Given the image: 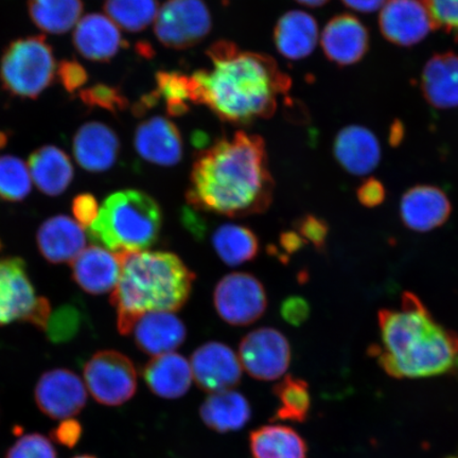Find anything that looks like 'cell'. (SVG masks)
<instances>
[{"label":"cell","instance_id":"6da1fadb","mask_svg":"<svg viewBox=\"0 0 458 458\" xmlns=\"http://www.w3.org/2000/svg\"><path fill=\"white\" fill-rule=\"evenodd\" d=\"M273 191L265 140L238 131L198 154L186 198L194 209L242 217L265 213Z\"/></svg>","mask_w":458,"mask_h":458},{"label":"cell","instance_id":"7a4b0ae2","mask_svg":"<svg viewBox=\"0 0 458 458\" xmlns=\"http://www.w3.org/2000/svg\"><path fill=\"white\" fill-rule=\"evenodd\" d=\"M206 54L211 67L191 76L193 105L208 106L226 123L270 118L279 96L289 93L290 77L267 55L240 50L228 41L216 42Z\"/></svg>","mask_w":458,"mask_h":458},{"label":"cell","instance_id":"3957f363","mask_svg":"<svg viewBox=\"0 0 458 458\" xmlns=\"http://www.w3.org/2000/svg\"><path fill=\"white\" fill-rule=\"evenodd\" d=\"M379 327L381 344L370 351L389 376L418 379L454 368L458 335L439 325L415 294L405 292L400 310L380 311Z\"/></svg>","mask_w":458,"mask_h":458},{"label":"cell","instance_id":"277c9868","mask_svg":"<svg viewBox=\"0 0 458 458\" xmlns=\"http://www.w3.org/2000/svg\"><path fill=\"white\" fill-rule=\"evenodd\" d=\"M117 255L122 273L111 301L120 334H131L143 314L174 312L185 305L196 276L179 257L151 250Z\"/></svg>","mask_w":458,"mask_h":458},{"label":"cell","instance_id":"5b68a950","mask_svg":"<svg viewBox=\"0 0 458 458\" xmlns=\"http://www.w3.org/2000/svg\"><path fill=\"white\" fill-rule=\"evenodd\" d=\"M162 210L148 194L128 189L111 194L89 226V237L114 254L147 250L157 242Z\"/></svg>","mask_w":458,"mask_h":458},{"label":"cell","instance_id":"8992f818","mask_svg":"<svg viewBox=\"0 0 458 458\" xmlns=\"http://www.w3.org/2000/svg\"><path fill=\"white\" fill-rule=\"evenodd\" d=\"M55 59L43 36L28 37L11 43L0 63L4 89L20 98L36 99L54 82Z\"/></svg>","mask_w":458,"mask_h":458},{"label":"cell","instance_id":"52a82bcc","mask_svg":"<svg viewBox=\"0 0 458 458\" xmlns=\"http://www.w3.org/2000/svg\"><path fill=\"white\" fill-rule=\"evenodd\" d=\"M51 315L49 301L38 297L21 258L0 260V326L24 320L46 330Z\"/></svg>","mask_w":458,"mask_h":458},{"label":"cell","instance_id":"ba28073f","mask_svg":"<svg viewBox=\"0 0 458 458\" xmlns=\"http://www.w3.org/2000/svg\"><path fill=\"white\" fill-rule=\"evenodd\" d=\"M86 387L97 403L119 406L128 403L137 391V372L124 354L103 351L94 354L84 365Z\"/></svg>","mask_w":458,"mask_h":458},{"label":"cell","instance_id":"9c48e42d","mask_svg":"<svg viewBox=\"0 0 458 458\" xmlns=\"http://www.w3.org/2000/svg\"><path fill=\"white\" fill-rule=\"evenodd\" d=\"M213 21L204 0H168L158 10L154 31L165 47L191 48L208 38Z\"/></svg>","mask_w":458,"mask_h":458},{"label":"cell","instance_id":"30bf717a","mask_svg":"<svg viewBox=\"0 0 458 458\" xmlns=\"http://www.w3.org/2000/svg\"><path fill=\"white\" fill-rule=\"evenodd\" d=\"M214 301L221 318L233 326L253 324L267 306L265 288L253 275L246 273H233L221 279Z\"/></svg>","mask_w":458,"mask_h":458},{"label":"cell","instance_id":"8fae6325","mask_svg":"<svg viewBox=\"0 0 458 458\" xmlns=\"http://www.w3.org/2000/svg\"><path fill=\"white\" fill-rule=\"evenodd\" d=\"M239 360L242 368L255 379L277 380L289 369L290 344L276 329H257L240 344Z\"/></svg>","mask_w":458,"mask_h":458},{"label":"cell","instance_id":"7c38bea8","mask_svg":"<svg viewBox=\"0 0 458 458\" xmlns=\"http://www.w3.org/2000/svg\"><path fill=\"white\" fill-rule=\"evenodd\" d=\"M34 399L44 415L51 420H64L81 413L88 403V391L73 371L56 369L39 377Z\"/></svg>","mask_w":458,"mask_h":458},{"label":"cell","instance_id":"4fadbf2b","mask_svg":"<svg viewBox=\"0 0 458 458\" xmlns=\"http://www.w3.org/2000/svg\"><path fill=\"white\" fill-rule=\"evenodd\" d=\"M191 366L198 386L210 394L231 391L242 379V365L231 347L219 342L204 344L193 352Z\"/></svg>","mask_w":458,"mask_h":458},{"label":"cell","instance_id":"5bb4252c","mask_svg":"<svg viewBox=\"0 0 458 458\" xmlns=\"http://www.w3.org/2000/svg\"><path fill=\"white\" fill-rule=\"evenodd\" d=\"M379 28L388 42L403 47L420 44L437 29L420 0H388L381 9Z\"/></svg>","mask_w":458,"mask_h":458},{"label":"cell","instance_id":"9a60e30c","mask_svg":"<svg viewBox=\"0 0 458 458\" xmlns=\"http://www.w3.org/2000/svg\"><path fill=\"white\" fill-rule=\"evenodd\" d=\"M322 47L325 55L335 64H356L363 59L369 48L368 28L352 14L335 16L324 29Z\"/></svg>","mask_w":458,"mask_h":458},{"label":"cell","instance_id":"2e32d148","mask_svg":"<svg viewBox=\"0 0 458 458\" xmlns=\"http://www.w3.org/2000/svg\"><path fill=\"white\" fill-rule=\"evenodd\" d=\"M134 145L147 162L172 167L179 164L184 153V141L179 128L165 117H153L137 127Z\"/></svg>","mask_w":458,"mask_h":458},{"label":"cell","instance_id":"e0dca14e","mask_svg":"<svg viewBox=\"0 0 458 458\" xmlns=\"http://www.w3.org/2000/svg\"><path fill=\"white\" fill-rule=\"evenodd\" d=\"M451 211L450 199L437 187L415 186L401 199V219L411 231L426 233L442 226L449 219Z\"/></svg>","mask_w":458,"mask_h":458},{"label":"cell","instance_id":"ac0fdd59","mask_svg":"<svg viewBox=\"0 0 458 458\" xmlns=\"http://www.w3.org/2000/svg\"><path fill=\"white\" fill-rule=\"evenodd\" d=\"M335 157L349 174L368 175L381 160V147L377 136L368 128L349 125L336 135Z\"/></svg>","mask_w":458,"mask_h":458},{"label":"cell","instance_id":"d6986e66","mask_svg":"<svg viewBox=\"0 0 458 458\" xmlns=\"http://www.w3.org/2000/svg\"><path fill=\"white\" fill-rule=\"evenodd\" d=\"M131 334L143 352L157 357L174 352L185 342L187 330L172 312H148L137 320Z\"/></svg>","mask_w":458,"mask_h":458},{"label":"cell","instance_id":"ffe728a7","mask_svg":"<svg viewBox=\"0 0 458 458\" xmlns=\"http://www.w3.org/2000/svg\"><path fill=\"white\" fill-rule=\"evenodd\" d=\"M120 148L118 136L107 125L89 123L74 135L72 151L77 163L85 170L103 172L116 163Z\"/></svg>","mask_w":458,"mask_h":458},{"label":"cell","instance_id":"44dd1931","mask_svg":"<svg viewBox=\"0 0 458 458\" xmlns=\"http://www.w3.org/2000/svg\"><path fill=\"white\" fill-rule=\"evenodd\" d=\"M72 41L80 55L95 62L110 61L124 45L117 25L98 13L86 15L79 21Z\"/></svg>","mask_w":458,"mask_h":458},{"label":"cell","instance_id":"7402d4cb","mask_svg":"<svg viewBox=\"0 0 458 458\" xmlns=\"http://www.w3.org/2000/svg\"><path fill=\"white\" fill-rule=\"evenodd\" d=\"M72 277L90 294H103L117 285L122 261L117 254L100 246L85 249L72 262Z\"/></svg>","mask_w":458,"mask_h":458},{"label":"cell","instance_id":"603a6c76","mask_svg":"<svg viewBox=\"0 0 458 458\" xmlns=\"http://www.w3.org/2000/svg\"><path fill=\"white\" fill-rule=\"evenodd\" d=\"M37 242L42 255L51 263L72 262L85 250L81 225L66 216H56L39 227Z\"/></svg>","mask_w":458,"mask_h":458},{"label":"cell","instance_id":"cb8c5ba5","mask_svg":"<svg viewBox=\"0 0 458 458\" xmlns=\"http://www.w3.org/2000/svg\"><path fill=\"white\" fill-rule=\"evenodd\" d=\"M420 88L425 99L435 108L448 110L458 106V55L437 54L427 62Z\"/></svg>","mask_w":458,"mask_h":458},{"label":"cell","instance_id":"d4e9b609","mask_svg":"<svg viewBox=\"0 0 458 458\" xmlns=\"http://www.w3.org/2000/svg\"><path fill=\"white\" fill-rule=\"evenodd\" d=\"M274 42L285 59L299 61L313 53L318 42V25L311 14L290 11L274 29Z\"/></svg>","mask_w":458,"mask_h":458},{"label":"cell","instance_id":"484cf974","mask_svg":"<svg viewBox=\"0 0 458 458\" xmlns=\"http://www.w3.org/2000/svg\"><path fill=\"white\" fill-rule=\"evenodd\" d=\"M143 377L150 391L163 399H179L191 386V363L175 352L154 357L143 369Z\"/></svg>","mask_w":458,"mask_h":458},{"label":"cell","instance_id":"4316f807","mask_svg":"<svg viewBox=\"0 0 458 458\" xmlns=\"http://www.w3.org/2000/svg\"><path fill=\"white\" fill-rule=\"evenodd\" d=\"M28 168L34 184L46 196H60L73 179L71 158L55 146L38 148L29 158Z\"/></svg>","mask_w":458,"mask_h":458},{"label":"cell","instance_id":"83f0119b","mask_svg":"<svg viewBox=\"0 0 458 458\" xmlns=\"http://www.w3.org/2000/svg\"><path fill=\"white\" fill-rule=\"evenodd\" d=\"M204 425L216 433L236 432L251 418L249 400L242 394L226 391L211 394L199 408Z\"/></svg>","mask_w":458,"mask_h":458},{"label":"cell","instance_id":"f1b7e54d","mask_svg":"<svg viewBox=\"0 0 458 458\" xmlns=\"http://www.w3.org/2000/svg\"><path fill=\"white\" fill-rule=\"evenodd\" d=\"M250 451L253 458H307L308 445L293 428L267 425L250 434Z\"/></svg>","mask_w":458,"mask_h":458},{"label":"cell","instance_id":"f546056e","mask_svg":"<svg viewBox=\"0 0 458 458\" xmlns=\"http://www.w3.org/2000/svg\"><path fill=\"white\" fill-rule=\"evenodd\" d=\"M32 21L42 31L64 34L77 26L83 13L82 0H28Z\"/></svg>","mask_w":458,"mask_h":458},{"label":"cell","instance_id":"4dcf8cb0","mask_svg":"<svg viewBox=\"0 0 458 458\" xmlns=\"http://www.w3.org/2000/svg\"><path fill=\"white\" fill-rule=\"evenodd\" d=\"M216 253L227 266L236 267L253 260L259 250V242L250 228L225 225L213 234Z\"/></svg>","mask_w":458,"mask_h":458},{"label":"cell","instance_id":"1f68e13d","mask_svg":"<svg viewBox=\"0 0 458 458\" xmlns=\"http://www.w3.org/2000/svg\"><path fill=\"white\" fill-rule=\"evenodd\" d=\"M278 399V409L273 420L303 423L311 410V394L308 383L293 376H286L273 389Z\"/></svg>","mask_w":458,"mask_h":458},{"label":"cell","instance_id":"d6a6232c","mask_svg":"<svg viewBox=\"0 0 458 458\" xmlns=\"http://www.w3.org/2000/svg\"><path fill=\"white\" fill-rule=\"evenodd\" d=\"M157 0H106L105 11L117 27L129 32H140L156 21Z\"/></svg>","mask_w":458,"mask_h":458},{"label":"cell","instance_id":"836d02e7","mask_svg":"<svg viewBox=\"0 0 458 458\" xmlns=\"http://www.w3.org/2000/svg\"><path fill=\"white\" fill-rule=\"evenodd\" d=\"M157 85L152 94L157 102L160 99L165 102L169 116H182L191 110L193 105L191 76L177 72H159Z\"/></svg>","mask_w":458,"mask_h":458},{"label":"cell","instance_id":"e575fe53","mask_svg":"<svg viewBox=\"0 0 458 458\" xmlns=\"http://www.w3.org/2000/svg\"><path fill=\"white\" fill-rule=\"evenodd\" d=\"M31 191L28 165L14 157H0V199L19 202Z\"/></svg>","mask_w":458,"mask_h":458},{"label":"cell","instance_id":"d590c367","mask_svg":"<svg viewBox=\"0 0 458 458\" xmlns=\"http://www.w3.org/2000/svg\"><path fill=\"white\" fill-rule=\"evenodd\" d=\"M82 322V313L79 309L73 305H65L50 315L46 330L50 341L65 343L77 335Z\"/></svg>","mask_w":458,"mask_h":458},{"label":"cell","instance_id":"8d00e7d4","mask_svg":"<svg viewBox=\"0 0 458 458\" xmlns=\"http://www.w3.org/2000/svg\"><path fill=\"white\" fill-rule=\"evenodd\" d=\"M80 99L86 106L99 107L111 113L124 111L129 102L118 88L106 84H97L80 91Z\"/></svg>","mask_w":458,"mask_h":458},{"label":"cell","instance_id":"74e56055","mask_svg":"<svg viewBox=\"0 0 458 458\" xmlns=\"http://www.w3.org/2000/svg\"><path fill=\"white\" fill-rule=\"evenodd\" d=\"M5 458H57V454L48 437L30 433L17 439L8 449Z\"/></svg>","mask_w":458,"mask_h":458},{"label":"cell","instance_id":"f35d334b","mask_svg":"<svg viewBox=\"0 0 458 458\" xmlns=\"http://www.w3.org/2000/svg\"><path fill=\"white\" fill-rule=\"evenodd\" d=\"M435 27L458 39V0H425Z\"/></svg>","mask_w":458,"mask_h":458},{"label":"cell","instance_id":"ab89813d","mask_svg":"<svg viewBox=\"0 0 458 458\" xmlns=\"http://www.w3.org/2000/svg\"><path fill=\"white\" fill-rule=\"evenodd\" d=\"M296 233L305 243H311L315 249L322 250L328 237L327 223L319 217L308 215L296 223Z\"/></svg>","mask_w":458,"mask_h":458},{"label":"cell","instance_id":"60d3db41","mask_svg":"<svg viewBox=\"0 0 458 458\" xmlns=\"http://www.w3.org/2000/svg\"><path fill=\"white\" fill-rule=\"evenodd\" d=\"M57 73H59L62 85L71 94L81 89L89 80L85 68L74 60H63Z\"/></svg>","mask_w":458,"mask_h":458},{"label":"cell","instance_id":"b9f144b4","mask_svg":"<svg viewBox=\"0 0 458 458\" xmlns=\"http://www.w3.org/2000/svg\"><path fill=\"white\" fill-rule=\"evenodd\" d=\"M82 434L81 423L72 418H68V420H61L60 425L50 432V437L54 442L65 446V448L72 449L79 444Z\"/></svg>","mask_w":458,"mask_h":458},{"label":"cell","instance_id":"7bdbcfd3","mask_svg":"<svg viewBox=\"0 0 458 458\" xmlns=\"http://www.w3.org/2000/svg\"><path fill=\"white\" fill-rule=\"evenodd\" d=\"M72 211L80 225L90 226L98 216V203L91 194H80L73 199Z\"/></svg>","mask_w":458,"mask_h":458},{"label":"cell","instance_id":"ee69618b","mask_svg":"<svg viewBox=\"0 0 458 458\" xmlns=\"http://www.w3.org/2000/svg\"><path fill=\"white\" fill-rule=\"evenodd\" d=\"M357 196L360 204L372 208L385 202L386 192L380 181L368 179L359 187Z\"/></svg>","mask_w":458,"mask_h":458},{"label":"cell","instance_id":"f6af8a7d","mask_svg":"<svg viewBox=\"0 0 458 458\" xmlns=\"http://www.w3.org/2000/svg\"><path fill=\"white\" fill-rule=\"evenodd\" d=\"M310 313V309L305 300L301 297H292L284 302L282 307V314L286 322L300 326L306 322Z\"/></svg>","mask_w":458,"mask_h":458},{"label":"cell","instance_id":"bcb514c9","mask_svg":"<svg viewBox=\"0 0 458 458\" xmlns=\"http://www.w3.org/2000/svg\"><path fill=\"white\" fill-rule=\"evenodd\" d=\"M346 7L358 13H372L385 7L388 0H342Z\"/></svg>","mask_w":458,"mask_h":458},{"label":"cell","instance_id":"7dc6e473","mask_svg":"<svg viewBox=\"0 0 458 458\" xmlns=\"http://www.w3.org/2000/svg\"><path fill=\"white\" fill-rule=\"evenodd\" d=\"M280 244L283 249L286 251V254H293L296 250H299L305 242L301 238L300 234L296 232H288L283 233L280 238Z\"/></svg>","mask_w":458,"mask_h":458},{"label":"cell","instance_id":"c3c4849f","mask_svg":"<svg viewBox=\"0 0 458 458\" xmlns=\"http://www.w3.org/2000/svg\"><path fill=\"white\" fill-rule=\"evenodd\" d=\"M403 137V128L401 127L400 123L393 125L392 134H391V142L397 145L400 142L401 139Z\"/></svg>","mask_w":458,"mask_h":458},{"label":"cell","instance_id":"681fc988","mask_svg":"<svg viewBox=\"0 0 458 458\" xmlns=\"http://www.w3.org/2000/svg\"><path fill=\"white\" fill-rule=\"evenodd\" d=\"M297 3L306 5V7L318 8L327 4L329 0H296Z\"/></svg>","mask_w":458,"mask_h":458},{"label":"cell","instance_id":"f907efd6","mask_svg":"<svg viewBox=\"0 0 458 458\" xmlns=\"http://www.w3.org/2000/svg\"><path fill=\"white\" fill-rule=\"evenodd\" d=\"M8 142V135L0 131V148H3Z\"/></svg>","mask_w":458,"mask_h":458},{"label":"cell","instance_id":"816d5d0a","mask_svg":"<svg viewBox=\"0 0 458 458\" xmlns=\"http://www.w3.org/2000/svg\"><path fill=\"white\" fill-rule=\"evenodd\" d=\"M452 372V374H454L457 379H458V358L456 359L455 362H454V368L451 369L450 370Z\"/></svg>","mask_w":458,"mask_h":458},{"label":"cell","instance_id":"f5cc1de1","mask_svg":"<svg viewBox=\"0 0 458 458\" xmlns=\"http://www.w3.org/2000/svg\"><path fill=\"white\" fill-rule=\"evenodd\" d=\"M72 458H98V457H96V456L90 455V454H81V455L74 456Z\"/></svg>","mask_w":458,"mask_h":458},{"label":"cell","instance_id":"db71d44e","mask_svg":"<svg viewBox=\"0 0 458 458\" xmlns=\"http://www.w3.org/2000/svg\"><path fill=\"white\" fill-rule=\"evenodd\" d=\"M449 458H458V457H449Z\"/></svg>","mask_w":458,"mask_h":458}]
</instances>
